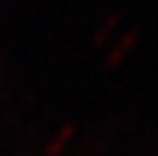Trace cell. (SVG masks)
<instances>
[{
  "instance_id": "1",
  "label": "cell",
  "mask_w": 158,
  "mask_h": 156,
  "mask_svg": "<svg viewBox=\"0 0 158 156\" xmlns=\"http://www.w3.org/2000/svg\"><path fill=\"white\" fill-rule=\"evenodd\" d=\"M138 44V31H127L120 41H117L112 49H110V54H107V59H105V64L110 67V69H115V67H120L123 62H125V56L133 51V46Z\"/></svg>"
},
{
  "instance_id": "2",
  "label": "cell",
  "mask_w": 158,
  "mask_h": 156,
  "mask_svg": "<svg viewBox=\"0 0 158 156\" xmlns=\"http://www.w3.org/2000/svg\"><path fill=\"white\" fill-rule=\"evenodd\" d=\"M74 133H77V125H74V123H66L64 128L56 133V138L46 146V156H59V154L66 149V143L74 138Z\"/></svg>"
},
{
  "instance_id": "3",
  "label": "cell",
  "mask_w": 158,
  "mask_h": 156,
  "mask_svg": "<svg viewBox=\"0 0 158 156\" xmlns=\"http://www.w3.org/2000/svg\"><path fill=\"white\" fill-rule=\"evenodd\" d=\"M120 21H123V13H112V15L107 18V21H105L100 28H97V33H94V38H92V44H94V46H102L107 38H110V33L115 31V26L120 23Z\"/></svg>"
}]
</instances>
